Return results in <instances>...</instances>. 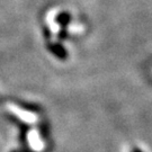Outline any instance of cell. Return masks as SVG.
<instances>
[{
	"label": "cell",
	"instance_id": "6da1fadb",
	"mask_svg": "<svg viewBox=\"0 0 152 152\" xmlns=\"http://www.w3.org/2000/svg\"><path fill=\"white\" fill-rule=\"evenodd\" d=\"M46 49L50 53L54 55L56 59L64 61L69 58V53L60 42H46Z\"/></svg>",
	"mask_w": 152,
	"mask_h": 152
},
{
	"label": "cell",
	"instance_id": "7a4b0ae2",
	"mask_svg": "<svg viewBox=\"0 0 152 152\" xmlns=\"http://www.w3.org/2000/svg\"><path fill=\"white\" fill-rule=\"evenodd\" d=\"M12 103H15L23 110H26L29 113H34V114H39L42 112V107H39L37 104L28 103V102H24L20 99H12Z\"/></svg>",
	"mask_w": 152,
	"mask_h": 152
},
{
	"label": "cell",
	"instance_id": "3957f363",
	"mask_svg": "<svg viewBox=\"0 0 152 152\" xmlns=\"http://www.w3.org/2000/svg\"><path fill=\"white\" fill-rule=\"evenodd\" d=\"M6 117H7V120L11 122L12 124L17 126L18 127V130H19V133H24V134H27L28 131L31 130V126L27 124V123H25L24 121H22L20 118H18L16 115H12V114H6Z\"/></svg>",
	"mask_w": 152,
	"mask_h": 152
},
{
	"label": "cell",
	"instance_id": "277c9868",
	"mask_svg": "<svg viewBox=\"0 0 152 152\" xmlns=\"http://www.w3.org/2000/svg\"><path fill=\"white\" fill-rule=\"evenodd\" d=\"M72 20V16L68 11H62L58 16L55 17V23L59 24L61 27H68V25Z\"/></svg>",
	"mask_w": 152,
	"mask_h": 152
},
{
	"label": "cell",
	"instance_id": "5b68a950",
	"mask_svg": "<svg viewBox=\"0 0 152 152\" xmlns=\"http://www.w3.org/2000/svg\"><path fill=\"white\" fill-rule=\"evenodd\" d=\"M38 132H39V135L43 140H46L49 137L50 134V127L46 122H41L38 124Z\"/></svg>",
	"mask_w": 152,
	"mask_h": 152
},
{
	"label": "cell",
	"instance_id": "8992f818",
	"mask_svg": "<svg viewBox=\"0 0 152 152\" xmlns=\"http://www.w3.org/2000/svg\"><path fill=\"white\" fill-rule=\"evenodd\" d=\"M68 36H69V31H68L66 27H62L59 31V33H58V39H59V42H62V41L66 39Z\"/></svg>",
	"mask_w": 152,
	"mask_h": 152
},
{
	"label": "cell",
	"instance_id": "52a82bcc",
	"mask_svg": "<svg viewBox=\"0 0 152 152\" xmlns=\"http://www.w3.org/2000/svg\"><path fill=\"white\" fill-rule=\"evenodd\" d=\"M42 33H43V37L45 38V41H46V42H50L51 38H52V32H51V29H50L48 26H44Z\"/></svg>",
	"mask_w": 152,
	"mask_h": 152
},
{
	"label": "cell",
	"instance_id": "ba28073f",
	"mask_svg": "<svg viewBox=\"0 0 152 152\" xmlns=\"http://www.w3.org/2000/svg\"><path fill=\"white\" fill-rule=\"evenodd\" d=\"M19 152H34V151L28 147V144H22V145H20V150H19Z\"/></svg>",
	"mask_w": 152,
	"mask_h": 152
},
{
	"label": "cell",
	"instance_id": "9c48e42d",
	"mask_svg": "<svg viewBox=\"0 0 152 152\" xmlns=\"http://www.w3.org/2000/svg\"><path fill=\"white\" fill-rule=\"evenodd\" d=\"M131 152H143L141 150V149H140V148H136V147H134L133 148V149H132V151Z\"/></svg>",
	"mask_w": 152,
	"mask_h": 152
},
{
	"label": "cell",
	"instance_id": "30bf717a",
	"mask_svg": "<svg viewBox=\"0 0 152 152\" xmlns=\"http://www.w3.org/2000/svg\"><path fill=\"white\" fill-rule=\"evenodd\" d=\"M11 152H19V151H18V150H12Z\"/></svg>",
	"mask_w": 152,
	"mask_h": 152
}]
</instances>
